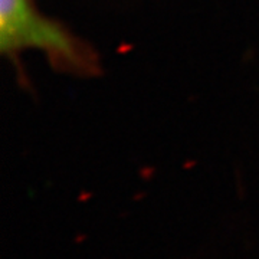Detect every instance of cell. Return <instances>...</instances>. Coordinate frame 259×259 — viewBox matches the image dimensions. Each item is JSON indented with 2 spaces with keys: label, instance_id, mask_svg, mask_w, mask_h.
Listing matches in <instances>:
<instances>
[{
  "label": "cell",
  "instance_id": "6da1fadb",
  "mask_svg": "<svg viewBox=\"0 0 259 259\" xmlns=\"http://www.w3.org/2000/svg\"><path fill=\"white\" fill-rule=\"evenodd\" d=\"M29 49L45 54L56 71L76 76L100 72L94 48L76 36L64 23L49 18L36 0H0V52L16 61Z\"/></svg>",
  "mask_w": 259,
  "mask_h": 259
}]
</instances>
